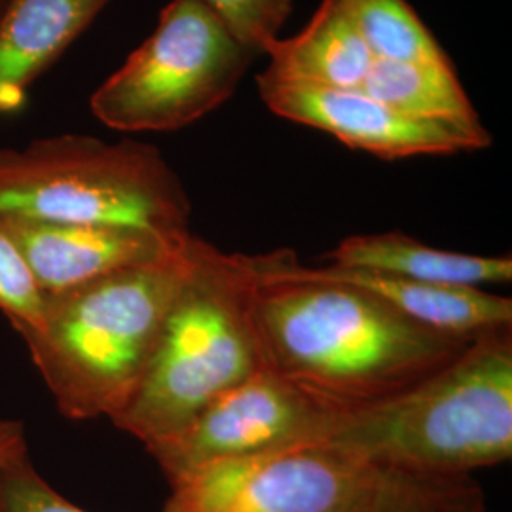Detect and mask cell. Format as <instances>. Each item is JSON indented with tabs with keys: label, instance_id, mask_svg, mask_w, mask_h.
<instances>
[{
	"label": "cell",
	"instance_id": "1",
	"mask_svg": "<svg viewBox=\"0 0 512 512\" xmlns=\"http://www.w3.org/2000/svg\"><path fill=\"white\" fill-rule=\"evenodd\" d=\"M253 262V321L264 366L338 408L401 393L473 340L425 327L348 283L285 274L275 253Z\"/></svg>",
	"mask_w": 512,
	"mask_h": 512
},
{
	"label": "cell",
	"instance_id": "2",
	"mask_svg": "<svg viewBox=\"0 0 512 512\" xmlns=\"http://www.w3.org/2000/svg\"><path fill=\"white\" fill-rule=\"evenodd\" d=\"M332 446L380 469L471 475L512 458V327L484 332L401 393L344 410Z\"/></svg>",
	"mask_w": 512,
	"mask_h": 512
},
{
	"label": "cell",
	"instance_id": "3",
	"mask_svg": "<svg viewBox=\"0 0 512 512\" xmlns=\"http://www.w3.org/2000/svg\"><path fill=\"white\" fill-rule=\"evenodd\" d=\"M253 256L190 239V264L145 374L112 423L145 448L175 437L207 404L264 366L253 321Z\"/></svg>",
	"mask_w": 512,
	"mask_h": 512
},
{
	"label": "cell",
	"instance_id": "4",
	"mask_svg": "<svg viewBox=\"0 0 512 512\" xmlns=\"http://www.w3.org/2000/svg\"><path fill=\"white\" fill-rule=\"evenodd\" d=\"M177 255L48 294L42 329L21 334L61 416L112 420L135 393L190 264Z\"/></svg>",
	"mask_w": 512,
	"mask_h": 512
},
{
	"label": "cell",
	"instance_id": "5",
	"mask_svg": "<svg viewBox=\"0 0 512 512\" xmlns=\"http://www.w3.org/2000/svg\"><path fill=\"white\" fill-rule=\"evenodd\" d=\"M0 215L190 236V200L162 152L92 135L0 148Z\"/></svg>",
	"mask_w": 512,
	"mask_h": 512
},
{
	"label": "cell",
	"instance_id": "6",
	"mask_svg": "<svg viewBox=\"0 0 512 512\" xmlns=\"http://www.w3.org/2000/svg\"><path fill=\"white\" fill-rule=\"evenodd\" d=\"M256 55L202 0H171L154 33L90 99L107 128L175 131L219 109Z\"/></svg>",
	"mask_w": 512,
	"mask_h": 512
},
{
	"label": "cell",
	"instance_id": "7",
	"mask_svg": "<svg viewBox=\"0 0 512 512\" xmlns=\"http://www.w3.org/2000/svg\"><path fill=\"white\" fill-rule=\"evenodd\" d=\"M382 469L329 442L230 459L169 484L162 512H370Z\"/></svg>",
	"mask_w": 512,
	"mask_h": 512
},
{
	"label": "cell",
	"instance_id": "8",
	"mask_svg": "<svg viewBox=\"0 0 512 512\" xmlns=\"http://www.w3.org/2000/svg\"><path fill=\"white\" fill-rule=\"evenodd\" d=\"M344 412L270 368L207 404L175 437L147 448L169 484L202 467L325 442Z\"/></svg>",
	"mask_w": 512,
	"mask_h": 512
},
{
	"label": "cell",
	"instance_id": "9",
	"mask_svg": "<svg viewBox=\"0 0 512 512\" xmlns=\"http://www.w3.org/2000/svg\"><path fill=\"white\" fill-rule=\"evenodd\" d=\"M256 84L262 101L277 116L321 129L349 148L384 160L446 156L492 145V135L480 120L408 116L359 90L311 86L268 73L260 74Z\"/></svg>",
	"mask_w": 512,
	"mask_h": 512
},
{
	"label": "cell",
	"instance_id": "10",
	"mask_svg": "<svg viewBox=\"0 0 512 512\" xmlns=\"http://www.w3.org/2000/svg\"><path fill=\"white\" fill-rule=\"evenodd\" d=\"M0 230L14 241L46 294L101 275L177 255L188 238L171 239L137 228L71 224L0 215Z\"/></svg>",
	"mask_w": 512,
	"mask_h": 512
},
{
	"label": "cell",
	"instance_id": "11",
	"mask_svg": "<svg viewBox=\"0 0 512 512\" xmlns=\"http://www.w3.org/2000/svg\"><path fill=\"white\" fill-rule=\"evenodd\" d=\"M275 256L285 274L359 287L421 325L452 336L475 338L484 332L512 327L511 298L478 287L429 285L395 275L338 266L311 268L302 266L291 251H275Z\"/></svg>",
	"mask_w": 512,
	"mask_h": 512
},
{
	"label": "cell",
	"instance_id": "12",
	"mask_svg": "<svg viewBox=\"0 0 512 512\" xmlns=\"http://www.w3.org/2000/svg\"><path fill=\"white\" fill-rule=\"evenodd\" d=\"M110 0H6L0 12V116L25 107L29 88L69 50Z\"/></svg>",
	"mask_w": 512,
	"mask_h": 512
},
{
	"label": "cell",
	"instance_id": "13",
	"mask_svg": "<svg viewBox=\"0 0 512 512\" xmlns=\"http://www.w3.org/2000/svg\"><path fill=\"white\" fill-rule=\"evenodd\" d=\"M327 258L330 266L370 270L429 285L478 287L512 281L511 256L452 253L429 247L401 232L351 236Z\"/></svg>",
	"mask_w": 512,
	"mask_h": 512
},
{
	"label": "cell",
	"instance_id": "14",
	"mask_svg": "<svg viewBox=\"0 0 512 512\" xmlns=\"http://www.w3.org/2000/svg\"><path fill=\"white\" fill-rule=\"evenodd\" d=\"M264 73L311 86L359 90L374 57L338 0H323L302 33L275 40Z\"/></svg>",
	"mask_w": 512,
	"mask_h": 512
},
{
	"label": "cell",
	"instance_id": "15",
	"mask_svg": "<svg viewBox=\"0 0 512 512\" xmlns=\"http://www.w3.org/2000/svg\"><path fill=\"white\" fill-rule=\"evenodd\" d=\"M359 92L391 109L418 118L478 122L473 103L459 82L450 59L372 63Z\"/></svg>",
	"mask_w": 512,
	"mask_h": 512
},
{
	"label": "cell",
	"instance_id": "16",
	"mask_svg": "<svg viewBox=\"0 0 512 512\" xmlns=\"http://www.w3.org/2000/svg\"><path fill=\"white\" fill-rule=\"evenodd\" d=\"M376 61L448 59L408 0H338Z\"/></svg>",
	"mask_w": 512,
	"mask_h": 512
},
{
	"label": "cell",
	"instance_id": "17",
	"mask_svg": "<svg viewBox=\"0 0 512 512\" xmlns=\"http://www.w3.org/2000/svg\"><path fill=\"white\" fill-rule=\"evenodd\" d=\"M370 512H486V497L471 475L382 469Z\"/></svg>",
	"mask_w": 512,
	"mask_h": 512
},
{
	"label": "cell",
	"instance_id": "18",
	"mask_svg": "<svg viewBox=\"0 0 512 512\" xmlns=\"http://www.w3.org/2000/svg\"><path fill=\"white\" fill-rule=\"evenodd\" d=\"M46 306L48 294L14 241L0 230V311L21 336L42 329Z\"/></svg>",
	"mask_w": 512,
	"mask_h": 512
},
{
	"label": "cell",
	"instance_id": "19",
	"mask_svg": "<svg viewBox=\"0 0 512 512\" xmlns=\"http://www.w3.org/2000/svg\"><path fill=\"white\" fill-rule=\"evenodd\" d=\"M222 25L255 54H266L293 10V0H202Z\"/></svg>",
	"mask_w": 512,
	"mask_h": 512
},
{
	"label": "cell",
	"instance_id": "20",
	"mask_svg": "<svg viewBox=\"0 0 512 512\" xmlns=\"http://www.w3.org/2000/svg\"><path fill=\"white\" fill-rule=\"evenodd\" d=\"M0 512H86L44 480L29 452L0 467Z\"/></svg>",
	"mask_w": 512,
	"mask_h": 512
},
{
	"label": "cell",
	"instance_id": "21",
	"mask_svg": "<svg viewBox=\"0 0 512 512\" xmlns=\"http://www.w3.org/2000/svg\"><path fill=\"white\" fill-rule=\"evenodd\" d=\"M29 452L23 423L0 416V467Z\"/></svg>",
	"mask_w": 512,
	"mask_h": 512
},
{
	"label": "cell",
	"instance_id": "22",
	"mask_svg": "<svg viewBox=\"0 0 512 512\" xmlns=\"http://www.w3.org/2000/svg\"><path fill=\"white\" fill-rule=\"evenodd\" d=\"M4 4H6V0H0V12H2V8H4Z\"/></svg>",
	"mask_w": 512,
	"mask_h": 512
}]
</instances>
